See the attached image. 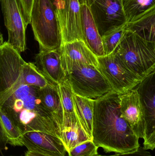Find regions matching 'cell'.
Instances as JSON below:
<instances>
[{"instance_id": "cell-1", "label": "cell", "mask_w": 155, "mask_h": 156, "mask_svg": "<svg viewBox=\"0 0 155 156\" xmlns=\"http://www.w3.org/2000/svg\"><path fill=\"white\" fill-rule=\"evenodd\" d=\"M37 90L25 84L19 78L3 83L0 84V106L23 134L37 131L53 135L62 140V128L42 104Z\"/></svg>"}, {"instance_id": "cell-2", "label": "cell", "mask_w": 155, "mask_h": 156, "mask_svg": "<svg viewBox=\"0 0 155 156\" xmlns=\"http://www.w3.org/2000/svg\"><path fill=\"white\" fill-rule=\"evenodd\" d=\"M92 140L106 153H128L140 147L139 138L121 116L119 94L113 91L95 100Z\"/></svg>"}, {"instance_id": "cell-3", "label": "cell", "mask_w": 155, "mask_h": 156, "mask_svg": "<svg viewBox=\"0 0 155 156\" xmlns=\"http://www.w3.org/2000/svg\"><path fill=\"white\" fill-rule=\"evenodd\" d=\"M113 53L142 80L155 71V44L144 41L127 29Z\"/></svg>"}, {"instance_id": "cell-4", "label": "cell", "mask_w": 155, "mask_h": 156, "mask_svg": "<svg viewBox=\"0 0 155 156\" xmlns=\"http://www.w3.org/2000/svg\"><path fill=\"white\" fill-rule=\"evenodd\" d=\"M31 24L40 51L60 48L62 44L60 29L54 8L50 0H34Z\"/></svg>"}, {"instance_id": "cell-5", "label": "cell", "mask_w": 155, "mask_h": 156, "mask_svg": "<svg viewBox=\"0 0 155 156\" xmlns=\"http://www.w3.org/2000/svg\"><path fill=\"white\" fill-rule=\"evenodd\" d=\"M75 94L96 100L113 91L112 87L98 68L82 66L66 76Z\"/></svg>"}, {"instance_id": "cell-6", "label": "cell", "mask_w": 155, "mask_h": 156, "mask_svg": "<svg viewBox=\"0 0 155 156\" xmlns=\"http://www.w3.org/2000/svg\"><path fill=\"white\" fill-rule=\"evenodd\" d=\"M99 70L113 91L119 94L135 88L143 80L127 68L113 53L97 57Z\"/></svg>"}, {"instance_id": "cell-7", "label": "cell", "mask_w": 155, "mask_h": 156, "mask_svg": "<svg viewBox=\"0 0 155 156\" xmlns=\"http://www.w3.org/2000/svg\"><path fill=\"white\" fill-rule=\"evenodd\" d=\"M62 44L83 39L81 4L79 0H59L53 5Z\"/></svg>"}, {"instance_id": "cell-8", "label": "cell", "mask_w": 155, "mask_h": 156, "mask_svg": "<svg viewBox=\"0 0 155 156\" xmlns=\"http://www.w3.org/2000/svg\"><path fill=\"white\" fill-rule=\"evenodd\" d=\"M155 71L145 78L135 89L139 94L144 113L145 129L143 148L153 150L155 147Z\"/></svg>"}, {"instance_id": "cell-9", "label": "cell", "mask_w": 155, "mask_h": 156, "mask_svg": "<svg viewBox=\"0 0 155 156\" xmlns=\"http://www.w3.org/2000/svg\"><path fill=\"white\" fill-rule=\"evenodd\" d=\"M5 25L8 31L7 43L18 53L26 49V24L17 0H0Z\"/></svg>"}, {"instance_id": "cell-10", "label": "cell", "mask_w": 155, "mask_h": 156, "mask_svg": "<svg viewBox=\"0 0 155 156\" xmlns=\"http://www.w3.org/2000/svg\"><path fill=\"white\" fill-rule=\"evenodd\" d=\"M90 7L101 37L127 23L122 0H95Z\"/></svg>"}, {"instance_id": "cell-11", "label": "cell", "mask_w": 155, "mask_h": 156, "mask_svg": "<svg viewBox=\"0 0 155 156\" xmlns=\"http://www.w3.org/2000/svg\"><path fill=\"white\" fill-rule=\"evenodd\" d=\"M61 64L66 76L82 66H90L99 69L97 57L82 40L62 44L60 48Z\"/></svg>"}, {"instance_id": "cell-12", "label": "cell", "mask_w": 155, "mask_h": 156, "mask_svg": "<svg viewBox=\"0 0 155 156\" xmlns=\"http://www.w3.org/2000/svg\"><path fill=\"white\" fill-rule=\"evenodd\" d=\"M121 116L138 138H143L145 120L139 94L135 88L119 94Z\"/></svg>"}, {"instance_id": "cell-13", "label": "cell", "mask_w": 155, "mask_h": 156, "mask_svg": "<svg viewBox=\"0 0 155 156\" xmlns=\"http://www.w3.org/2000/svg\"><path fill=\"white\" fill-rule=\"evenodd\" d=\"M23 146L28 151L51 156H66V149L62 141L55 136L43 132L32 131L23 134Z\"/></svg>"}, {"instance_id": "cell-14", "label": "cell", "mask_w": 155, "mask_h": 156, "mask_svg": "<svg viewBox=\"0 0 155 156\" xmlns=\"http://www.w3.org/2000/svg\"><path fill=\"white\" fill-rule=\"evenodd\" d=\"M83 39L86 46L97 57L103 56L102 37L92 15L90 6L81 5Z\"/></svg>"}, {"instance_id": "cell-15", "label": "cell", "mask_w": 155, "mask_h": 156, "mask_svg": "<svg viewBox=\"0 0 155 156\" xmlns=\"http://www.w3.org/2000/svg\"><path fill=\"white\" fill-rule=\"evenodd\" d=\"M36 64L51 81L57 84L66 79L61 64L60 48L54 50L40 51L36 55Z\"/></svg>"}, {"instance_id": "cell-16", "label": "cell", "mask_w": 155, "mask_h": 156, "mask_svg": "<svg viewBox=\"0 0 155 156\" xmlns=\"http://www.w3.org/2000/svg\"><path fill=\"white\" fill-rule=\"evenodd\" d=\"M126 29L146 42L155 44V8L128 22Z\"/></svg>"}, {"instance_id": "cell-17", "label": "cell", "mask_w": 155, "mask_h": 156, "mask_svg": "<svg viewBox=\"0 0 155 156\" xmlns=\"http://www.w3.org/2000/svg\"><path fill=\"white\" fill-rule=\"evenodd\" d=\"M95 101V100L74 94V111L76 116L86 134L92 140Z\"/></svg>"}, {"instance_id": "cell-18", "label": "cell", "mask_w": 155, "mask_h": 156, "mask_svg": "<svg viewBox=\"0 0 155 156\" xmlns=\"http://www.w3.org/2000/svg\"><path fill=\"white\" fill-rule=\"evenodd\" d=\"M56 85L38 89L37 94L44 108L57 121L63 132V110Z\"/></svg>"}, {"instance_id": "cell-19", "label": "cell", "mask_w": 155, "mask_h": 156, "mask_svg": "<svg viewBox=\"0 0 155 156\" xmlns=\"http://www.w3.org/2000/svg\"><path fill=\"white\" fill-rule=\"evenodd\" d=\"M21 73L25 84L29 86L41 89L49 85L56 84L46 77L33 63L24 61Z\"/></svg>"}, {"instance_id": "cell-20", "label": "cell", "mask_w": 155, "mask_h": 156, "mask_svg": "<svg viewBox=\"0 0 155 156\" xmlns=\"http://www.w3.org/2000/svg\"><path fill=\"white\" fill-rule=\"evenodd\" d=\"M127 23L155 8V0H122Z\"/></svg>"}, {"instance_id": "cell-21", "label": "cell", "mask_w": 155, "mask_h": 156, "mask_svg": "<svg viewBox=\"0 0 155 156\" xmlns=\"http://www.w3.org/2000/svg\"><path fill=\"white\" fill-rule=\"evenodd\" d=\"M0 121L6 135L8 144L14 146H23V133L5 110L0 106Z\"/></svg>"}, {"instance_id": "cell-22", "label": "cell", "mask_w": 155, "mask_h": 156, "mask_svg": "<svg viewBox=\"0 0 155 156\" xmlns=\"http://www.w3.org/2000/svg\"><path fill=\"white\" fill-rule=\"evenodd\" d=\"M127 23L112 29L102 37L104 56L112 54L126 30Z\"/></svg>"}, {"instance_id": "cell-23", "label": "cell", "mask_w": 155, "mask_h": 156, "mask_svg": "<svg viewBox=\"0 0 155 156\" xmlns=\"http://www.w3.org/2000/svg\"><path fill=\"white\" fill-rule=\"evenodd\" d=\"M90 140H92L87 136L80 126L63 132L62 141L67 153L76 146Z\"/></svg>"}, {"instance_id": "cell-24", "label": "cell", "mask_w": 155, "mask_h": 156, "mask_svg": "<svg viewBox=\"0 0 155 156\" xmlns=\"http://www.w3.org/2000/svg\"><path fill=\"white\" fill-rule=\"evenodd\" d=\"M63 110V113H75L74 111V93L69 82L66 79L56 85Z\"/></svg>"}, {"instance_id": "cell-25", "label": "cell", "mask_w": 155, "mask_h": 156, "mask_svg": "<svg viewBox=\"0 0 155 156\" xmlns=\"http://www.w3.org/2000/svg\"><path fill=\"white\" fill-rule=\"evenodd\" d=\"M93 140L84 142L70 149L69 156H95L98 154V149Z\"/></svg>"}, {"instance_id": "cell-26", "label": "cell", "mask_w": 155, "mask_h": 156, "mask_svg": "<svg viewBox=\"0 0 155 156\" xmlns=\"http://www.w3.org/2000/svg\"><path fill=\"white\" fill-rule=\"evenodd\" d=\"M26 24L31 23V15L34 0H17Z\"/></svg>"}, {"instance_id": "cell-27", "label": "cell", "mask_w": 155, "mask_h": 156, "mask_svg": "<svg viewBox=\"0 0 155 156\" xmlns=\"http://www.w3.org/2000/svg\"><path fill=\"white\" fill-rule=\"evenodd\" d=\"M95 156H152L151 153L145 150L143 147H140L137 150L132 152H128V153H120V154H116L112 155L106 156L102 155L97 154Z\"/></svg>"}, {"instance_id": "cell-28", "label": "cell", "mask_w": 155, "mask_h": 156, "mask_svg": "<svg viewBox=\"0 0 155 156\" xmlns=\"http://www.w3.org/2000/svg\"><path fill=\"white\" fill-rule=\"evenodd\" d=\"M3 42L2 34L0 31V44ZM8 144V139L0 121V150L7 149V144Z\"/></svg>"}, {"instance_id": "cell-29", "label": "cell", "mask_w": 155, "mask_h": 156, "mask_svg": "<svg viewBox=\"0 0 155 156\" xmlns=\"http://www.w3.org/2000/svg\"><path fill=\"white\" fill-rule=\"evenodd\" d=\"M25 156H51L46 155L42 154H38V153H34V152L27 151L25 154Z\"/></svg>"}, {"instance_id": "cell-30", "label": "cell", "mask_w": 155, "mask_h": 156, "mask_svg": "<svg viewBox=\"0 0 155 156\" xmlns=\"http://www.w3.org/2000/svg\"><path fill=\"white\" fill-rule=\"evenodd\" d=\"M80 4H86L90 6L95 0H79Z\"/></svg>"}, {"instance_id": "cell-31", "label": "cell", "mask_w": 155, "mask_h": 156, "mask_svg": "<svg viewBox=\"0 0 155 156\" xmlns=\"http://www.w3.org/2000/svg\"><path fill=\"white\" fill-rule=\"evenodd\" d=\"M50 2H52V4L53 5H54L59 0H50Z\"/></svg>"}]
</instances>
